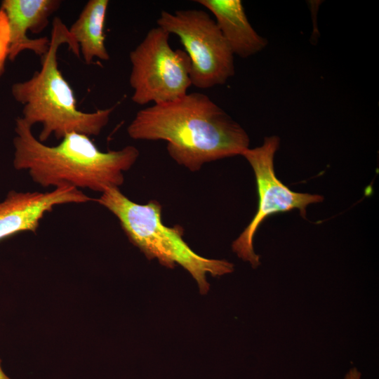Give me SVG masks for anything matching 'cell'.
Segmentation results:
<instances>
[{
	"label": "cell",
	"instance_id": "2",
	"mask_svg": "<svg viewBox=\"0 0 379 379\" xmlns=\"http://www.w3.org/2000/svg\"><path fill=\"white\" fill-rule=\"evenodd\" d=\"M21 117L15 120L13 166L26 170L32 180L44 187L68 185L102 193L119 188L139 157L128 145L119 150L101 151L89 136L66 134L55 146L40 142Z\"/></svg>",
	"mask_w": 379,
	"mask_h": 379
},
{
	"label": "cell",
	"instance_id": "12",
	"mask_svg": "<svg viewBox=\"0 0 379 379\" xmlns=\"http://www.w3.org/2000/svg\"><path fill=\"white\" fill-rule=\"evenodd\" d=\"M9 38L6 16L0 8V76L3 74L5 62L8 57Z\"/></svg>",
	"mask_w": 379,
	"mask_h": 379
},
{
	"label": "cell",
	"instance_id": "10",
	"mask_svg": "<svg viewBox=\"0 0 379 379\" xmlns=\"http://www.w3.org/2000/svg\"><path fill=\"white\" fill-rule=\"evenodd\" d=\"M208 9L233 54L246 58L260 51L267 40L250 24L242 2L239 0H196Z\"/></svg>",
	"mask_w": 379,
	"mask_h": 379
},
{
	"label": "cell",
	"instance_id": "6",
	"mask_svg": "<svg viewBox=\"0 0 379 379\" xmlns=\"http://www.w3.org/2000/svg\"><path fill=\"white\" fill-rule=\"evenodd\" d=\"M157 24L179 38L190 60L192 85L210 88L234 75V54L215 20L204 11H162Z\"/></svg>",
	"mask_w": 379,
	"mask_h": 379
},
{
	"label": "cell",
	"instance_id": "9",
	"mask_svg": "<svg viewBox=\"0 0 379 379\" xmlns=\"http://www.w3.org/2000/svg\"><path fill=\"white\" fill-rule=\"evenodd\" d=\"M58 0H4L1 8L5 13L8 28V58L13 61L24 51H32L42 57L48 50L50 39H30L27 32H41L48 25L50 16L60 7Z\"/></svg>",
	"mask_w": 379,
	"mask_h": 379
},
{
	"label": "cell",
	"instance_id": "5",
	"mask_svg": "<svg viewBox=\"0 0 379 379\" xmlns=\"http://www.w3.org/2000/svg\"><path fill=\"white\" fill-rule=\"evenodd\" d=\"M169 36L162 28L154 27L129 53L131 100L137 105L175 100L192 86L190 58L185 51L173 49Z\"/></svg>",
	"mask_w": 379,
	"mask_h": 379
},
{
	"label": "cell",
	"instance_id": "14",
	"mask_svg": "<svg viewBox=\"0 0 379 379\" xmlns=\"http://www.w3.org/2000/svg\"><path fill=\"white\" fill-rule=\"evenodd\" d=\"M1 359H0V379H11L3 371L1 368Z\"/></svg>",
	"mask_w": 379,
	"mask_h": 379
},
{
	"label": "cell",
	"instance_id": "7",
	"mask_svg": "<svg viewBox=\"0 0 379 379\" xmlns=\"http://www.w3.org/2000/svg\"><path fill=\"white\" fill-rule=\"evenodd\" d=\"M279 145L277 136L266 137L263 144L253 149L248 148L241 154L251 166L255 176L258 206L252 220L232 247L239 258L248 261L253 268L260 265V257L253 249L254 235L260 224L271 215L298 208L302 217L306 207L320 202L323 197L319 194L295 192L290 190L276 176L274 157Z\"/></svg>",
	"mask_w": 379,
	"mask_h": 379
},
{
	"label": "cell",
	"instance_id": "3",
	"mask_svg": "<svg viewBox=\"0 0 379 379\" xmlns=\"http://www.w3.org/2000/svg\"><path fill=\"white\" fill-rule=\"evenodd\" d=\"M78 58V44L71 36L68 27L55 17L47 52L41 57V68L24 81L11 87L13 98L22 105V117L29 125L41 124L38 140L46 142L51 135L62 140L69 133L88 136L98 135L109 121L114 107L85 112L77 108L74 91L58 68L57 53L62 44Z\"/></svg>",
	"mask_w": 379,
	"mask_h": 379
},
{
	"label": "cell",
	"instance_id": "4",
	"mask_svg": "<svg viewBox=\"0 0 379 379\" xmlns=\"http://www.w3.org/2000/svg\"><path fill=\"white\" fill-rule=\"evenodd\" d=\"M94 201L114 215L130 242L147 259L157 258L161 265L171 269L180 265L196 280L201 293L209 290L206 274L216 277L233 272L232 263L206 258L193 251L182 238L183 227L165 225L161 218L162 206L157 200L137 204L119 188L114 187L101 193Z\"/></svg>",
	"mask_w": 379,
	"mask_h": 379
},
{
	"label": "cell",
	"instance_id": "11",
	"mask_svg": "<svg viewBox=\"0 0 379 379\" xmlns=\"http://www.w3.org/2000/svg\"><path fill=\"white\" fill-rule=\"evenodd\" d=\"M108 0H89L78 18L68 28L79 47L80 55L89 65L94 58L109 60L104 33Z\"/></svg>",
	"mask_w": 379,
	"mask_h": 379
},
{
	"label": "cell",
	"instance_id": "1",
	"mask_svg": "<svg viewBox=\"0 0 379 379\" xmlns=\"http://www.w3.org/2000/svg\"><path fill=\"white\" fill-rule=\"evenodd\" d=\"M127 133L133 140L166 141L170 157L193 172L241 155L249 146L244 128L208 95L195 92L139 110Z\"/></svg>",
	"mask_w": 379,
	"mask_h": 379
},
{
	"label": "cell",
	"instance_id": "8",
	"mask_svg": "<svg viewBox=\"0 0 379 379\" xmlns=\"http://www.w3.org/2000/svg\"><path fill=\"white\" fill-rule=\"evenodd\" d=\"M91 201L94 199L68 185L46 192L11 190L0 201V241L22 232L36 233L41 220L55 206Z\"/></svg>",
	"mask_w": 379,
	"mask_h": 379
},
{
	"label": "cell",
	"instance_id": "13",
	"mask_svg": "<svg viewBox=\"0 0 379 379\" xmlns=\"http://www.w3.org/2000/svg\"><path fill=\"white\" fill-rule=\"evenodd\" d=\"M345 379H361V373L356 368H352L347 372Z\"/></svg>",
	"mask_w": 379,
	"mask_h": 379
}]
</instances>
